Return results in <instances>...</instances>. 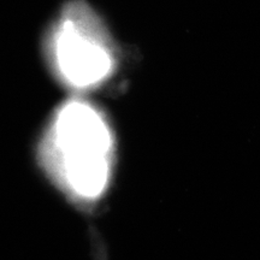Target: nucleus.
I'll list each match as a JSON object with an SVG mask.
<instances>
[{"mask_svg": "<svg viewBox=\"0 0 260 260\" xmlns=\"http://www.w3.org/2000/svg\"><path fill=\"white\" fill-rule=\"evenodd\" d=\"M115 157L111 125L96 107L82 100H70L54 113L39 145L47 176L65 195L86 205L106 193Z\"/></svg>", "mask_w": 260, "mask_h": 260, "instance_id": "1", "label": "nucleus"}, {"mask_svg": "<svg viewBox=\"0 0 260 260\" xmlns=\"http://www.w3.org/2000/svg\"><path fill=\"white\" fill-rule=\"evenodd\" d=\"M54 58L61 77L76 88H88L103 82L112 71L111 53L102 44L65 22L54 45Z\"/></svg>", "mask_w": 260, "mask_h": 260, "instance_id": "2", "label": "nucleus"}]
</instances>
